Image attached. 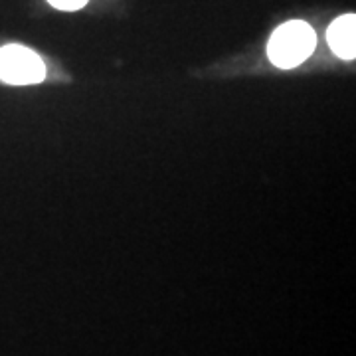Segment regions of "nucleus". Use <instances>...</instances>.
Instances as JSON below:
<instances>
[{
    "mask_svg": "<svg viewBox=\"0 0 356 356\" xmlns=\"http://www.w3.org/2000/svg\"><path fill=\"white\" fill-rule=\"evenodd\" d=\"M317 46V34L303 20L281 24L267 44V56L281 70L303 64Z\"/></svg>",
    "mask_w": 356,
    "mask_h": 356,
    "instance_id": "nucleus-1",
    "label": "nucleus"
},
{
    "mask_svg": "<svg viewBox=\"0 0 356 356\" xmlns=\"http://www.w3.org/2000/svg\"><path fill=\"white\" fill-rule=\"evenodd\" d=\"M0 79L10 86H34L46 79V64L34 50L10 44L0 50Z\"/></svg>",
    "mask_w": 356,
    "mask_h": 356,
    "instance_id": "nucleus-2",
    "label": "nucleus"
},
{
    "mask_svg": "<svg viewBox=\"0 0 356 356\" xmlns=\"http://www.w3.org/2000/svg\"><path fill=\"white\" fill-rule=\"evenodd\" d=\"M327 40L332 51L343 58V60H353L356 56V18L355 14H346L337 18L327 32Z\"/></svg>",
    "mask_w": 356,
    "mask_h": 356,
    "instance_id": "nucleus-3",
    "label": "nucleus"
},
{
    "mask_svg": "<svg viewBox=\"0 0 356 356\" xmlns=\"http://www.w3.org/2000/svg\"><path fill=\"white\" fill-rule=\"evenodd\" d=\"M48 2L60 10H79L88 4V0H48Z\"/></svg>",
    "mask_w": 356,
    "mask_h": 356,
    "instance_id": "nucleus-4",
    "label": "nucleus"
}]
</instances>
